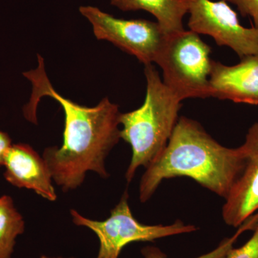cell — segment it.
I'll use <instances>...</instances> for the list:
<instances>
[{"mask_svg": "<svg viewBox=\"0 0 258 258\" xmlns=\"http://www.w3.org/2000/svg\"><path fill=\"white\" fill-rule=\"evenodd\" d=\"M38 66L23 73L32 83V94L23 108L26 119L37 123L39 102L47 96L58 102L64 115L63 142L60 147L47 148L42 158L52 180L64 191L79 188L88 171L108 178L106 157L120 139L118 106L108 98L97 106L78 104L57 92L47 77L45 62L37 55Z\"/></svg>", "mask_w": 258, "mask_h": 258, "instance_id": "cell-1", "label": "cell"}, {"mask_svg": "<svg viewBox=\"0 0 258 258\" xmlns=\"http://www.w3.org/2000/svg\"><path fill=\"white\" fill-rule=\"evenodd\" d=\"M243 167L240 147H224L198 121L181 116L164 150L146 168L139 199L148 201L164 179L186 176L225 200Z\"/></svg>", "mask_w": 258, "mask_h": 258, "instance_id": "cell-2", "label": "cell"}, {"mask_svg": "<svg viewBox=\"0 0 258 258\" xmlns=\"http://www.w3.org/2000/svg\"><path fill=\"white\" fill-rule=\"evenodd\" d=\"M147 93L137 110L120 113V139L132 147L125 179L130 183L141 166L147 168L166 147L179 120L181 102L164 84L152 64H145Z\"/></svg>", "mask_w": 258, "mask_h": 258, "instance_id": "cell-3", "label": "cell"}, {"mask_svg": "<svg viewBox=\"0 0 258 258\" xmlns=\"http://www.w3.org/2000/svg\"><path fill=\"white\" fill-rule=\"evenodd\" d=\"M211 48L189 30L166 35L155 63L163 82L180 100L212 97Z\"/></svg>", "mask_w": 258, "mask_h": 258, "instance_id": "cell-4", "label": "cell"}, {"mask_svg": "<svg viewBox=\"0 0 258 258\" xmlns=\"http://www.w3.org/2000/svg\"><path fill=\"white\" fill-rule=\"evenodd\" d=\"M127 191L111 210V215L103 221L90 220L75 210H71L75 225L93 231L100 241L96 258H118L127 244L136 242H153L169 236L190 233L198 230L195 225L181 220L169 225H147L136 220L129 208Z\"/></svg>", "mask_w": 258, "mask_h": 258, "instance_id": "cell-5", "label": "cell"}, {"mask_svg": "<svg viewBox=\"0 0 258 258\" xmlns=\"http://www.w3.org/2000/svg\"><path fill=\"white\" fill-rule=\"evenodd\" d=\"M79 11L98 40L111 42L144 66L156 62L166 35L157 22L118 19L93 6L80 7Z\"/></svg>", "mask_w": 258, "mask_h": 258, "instance_id": "cell-6", "label": "cell"}, {"mask_svg": "<svg viewBox=\"0 0 258 258\" xmlns=\"http://www.w3.org/2000/svg\"><path fill=\"white\" fill-rule=\"evenodd\" d=\"M188 13L191 31L210 35L217 45L230 47L241 58L258 55V30L242 26L225 0H190Z\"/></svg>", "mask_w": 258, "mask_h": 258, "instance_id": "cell-7", "label": "cell"}, {"mask_svg": "<svg viewBox=\"0 0 258 258\" xmlns=\"http://www.w3.org/2000/svg\"><path fill=\"white\" fill-rule=\"evenodd\" d=\"M244 167L222 208L227 225L239 227L258 212V122L251 125L240 147Z\"/></svg>", "mask_w": 258, "mask_h": 258, "instance_id": "cell-8", "label": "cell"}, {"mask_svg": "<svg viewBox=\"0 0 258 258\" xmlns=\"http://www.w3.org/2000/svg\"><path fill=\"white\" fill-rule=\"evenodd\" d=\"M210 83L213 98L258 105V55L230 66L212 60Z\"/></svg>", "mask_w": 258, "mask_h": 258, "instance_id": "cell-9", "label": "cell"}, {"mask_svg": "<svg viewBox=\"0 0 258 258\" xmlns=\"http://www.w3.org/2000/svg\"><path fill=\"white\" fill-rule=\"evenodd\" d=\"M5 177L19 188H26L48 201L57 199L52 176L42 157L30 146L13 144L5 157Z\"/></svg>", "mask_w": 258, "mask_h": 258, "instance_id": "cell-10", "label": "cell"}, {"mask_svg": "<svg viewBox=\"0 0 258 258\" xmlns=\"http://www.w3.org/2000/svg\"><path fill=\"white\" fill-rule=\"evenodd\" d=\"M123 12L144 10L157 19L165 35L184 31L183 18L189 11L190 0H111Z\"/></svg>", "mask_w": 258, "mask_h": 258, "instance_id": "cell-11", "label": "cell"}, {"mask_svg": "<svg viewBox=\"0 0 258 258\" xmlns=\"http://www.w3.org/2000/svg\"><path fill=\"white\" fill-rule=\"evenodd\" d=\"M24 231L23 217L12 198L7 195L0 198V258H12L17 237Z\"/></svg>", "mask_w": 258, "mask_h": 258, "instance_id": "cell-12", "label": "cell"}, {"mask_svg": "<svg viewBox=\"0 0 258 258\" xmlns=\"http://www.w3.org/2000/svg\"><path fill=\"white\" fill-rule=\"evenodd\" d=\"M240 228L237 232L231 237L224 239L220 244L211 252L203 254L197 258H226L229 252L233 248L234 244L235 243L237 238L244 231L249 230V226L246 222H244L240 226ZM142 254L144 258H167L165 254L155 247H146L142 249Z\"/></svg>", "mask_w": 258, "mask_h": 258, "instance_id": "cell-13", "label": "cell"}, {"mask_svg": "<svg viewBox=\"0 0 258 258\" xmlns=\"http://www.w3.org/2000/svg\"><path fill=\"white\" fill-rule=\"evenodd\" d=\"M226 258H258V225L250 239L242 247H233Z\"/></svg>", "mask_w": 258, "mask_h": 258, "instance_id": "cell-14", "label": "cell"}, {"mask_svg": "<svg viewBox=\"0 0 258 258\" xmlns=\"http://www.w3.org/2000/svg\"><path fill=\"white\" fill-rule=\"evenodd\" d=\"M237 6L243 16H249L254 22V28L258 30V0H225Z\"/></svg>", "mask_w": 258, "mask_h": 258, "instance_id": "cell-15", "label": "cell"}, {"mask_svg": "<svg viewBox=\"0 0 258 258\" xmlns=\"http://www.w3.org/2000/svg\"><path fill=\"white\" fill-rule=\"evenodd\" d=\"M12 145L8 134L0 131V166H4L5 157Z\"/></svg>", "mask_w": 258, "mask_h": 258, "instance_id": "cell-16", "label": "cell"}, {"mask_svg": "<svg viewBox=\"0 0 258 258\" xmlns=\"http://www.w3.org/2000/svg\"><path fill=\"white\" fill-rule=\"evenodd\" d=\"M40 258H64V257H47V256L42 255L41 257H40ZM69 258H74V257H69Z\"/></svg>", "mask_w": 258, "mask_h": 258, "instance_id": "cell-17", "label": "cell"}]
</instances>
